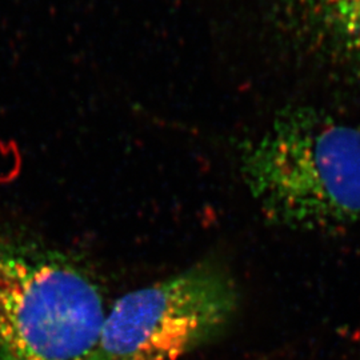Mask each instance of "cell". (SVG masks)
<instances>
[{"mask_svg":"<svg viewBox=\"0 0 360 360\" xmlns=\"http://www.w3.org/2000/svg\"><path fill=\"white\" fill-rule=\"evenodd\" d=\"M239 167L274 224L328 233L360 226V129L334 116L285 111L243 143Z\"/></svg>","mask_w":360,"mask_h":360,"instance_id":"6da1fadb","label":"cell"},{"mask_svg":"<svg viewBox=\"0 0 360 360\" xmlns=\"http://www.w3.org/2000/svg\"><path fill=\"white\" fill-rule=\"evenodd\" d=\"M105 316L84 271L0 227V360H90Z\"/></svg>","mask_w":360,"mask_h":360,"instance_id":"7a4b0ae2","label":"cell"},{"mask_svg":"<svg viewBox=\"0 0 360 360\" xmlns=\"http://www.w3.org/2000/svg\"><path fill=\"white\" fill-rule=\"evenodd\" d=\"M238 306L229 271L199 262L117 299L90 360H180L218 336Z\"/></svg>","mask_w":360,"mask_h":360,"instance_id":"3957f363","label":"cell"},{"mask_svg":"<svg viewBox=\"0 0 360 360\" xmlns=\"http://www.w3.org/2000/svg\"><path fill=\"white\" fill-rule=\"evenodd\" d=\"M327 20L349 47L360 50V0H323Z\"/></svg>","mask_w":360,"mask_h":360,"instance_id":"277c9868","label":"cell"}]
</instances>
